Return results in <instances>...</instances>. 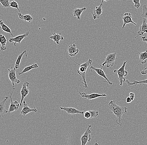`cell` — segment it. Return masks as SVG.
Returning a JSON list of instances; mask_svg holds the SVG:
<instances>
[{
	"label": "cell",
	"instance_id": "obj_13",
	"mask_svg": "<svg viewBox=\"0 0 147 145\" xmlns=\"http://www.w3.org/2000/svg\"><path fill=\"white\" fill-rule=\"evenodd\" d=\"M23 107L22 111H21V114L23 116H25L30 112H37L38 110L36 108H31L28 107L27 104L26 103L25 101H24L23 102Z\"/></svg>",
	"mask_w": 147,
	"mask_h": 145
},
{
	"label": "cell",
	"instance_id": "obj_11",
	"mask_svg": "<svg viewBox=\"0 0 147 145\" xmlns=\"http://www.w3.org/2000/svg\"><path fill=\"white\" fill-rule=\"evenodd\" d=\"M123 26H122V29L125 28V26L127 24H133L134 25H137V24L133 21L132 15L129 13H126L124 14L123 17Z\"/></svg>",
	"mask_w": 147,
	"mask_h": 145
},
{
	"label": "cell",
	"instance_id": "obj_22",
	"mask_svg": "<svg viewBox=\"0 0 147 145\" xmlns=\"http://www.w3.org/2000/svg\"><path fill=\"white\" fill-rule=\"evenodd\" d=\"M86 8H83L82 9H75L73 11V16L74 17H77L78 20L80 19L81 16L83 12L86 11Z\"/></svg>",
	"mask_w": 147,
	"mask_h": 145
},
{
	"label": "cell",
	"instance_id": "obj_24",
	"mask_svg": "<svg viewBox=\"0 0 147 145\" xmlns=\"http://www.w3.org/2000/svg\"><path fill=\"white\" fill-rule=\"evenodd\" d=\"M17 14L19 16V18L24 22H31L33 20V18H32V16L30 15H23L22 13H18Z\"/></svg>",
	"mask_w": 147,
	"mask_h": 145
},
{
	"label": "cell",
	"instance_id": "obj_27",
	"mask_svg": "<svg viewBox=\"0 0 147 145\" xmlns=\"http://www.w3.org/2000/svg\"><path fill=\"white\" fill-rule=\"evenodd\" d=\"M125 82L127 83V86H130L131 85H135L136 86L138 84H147V79L146 80H144L141 81H134L133 83H131L128 80H126Z\"/></svg>",
	"mask_w": 147,
	"mask_h": 145
},
{
	"label": "cell",
	"instance_id": "obj_2",
	"mask_svg": "<svg viewBox=\"0 0 147 145\" xmlns=\"http://www.w3.org/2000/svg\"><path fill=\"white\" fill-rule=\"evenodd\" d=\"M74 61L75 62L76 64H78V65L79 66V69L77 70V72L78 74H79L82 77V83L84 84V87L86 88H88V86H87V83L86 82V79H85V75H86V71H87V68L89 66L91 65L92 61L90 59H89V60L87 61V62H84L83 64H79V63L75 62L71 59Z\"/></svg>",
	"mask_w": 147,
	"mask_h": 145
},
{
	"label": "cell",
	"instance_id": "obj_14",
	"mask_svg": "<svg viewBox=\"0 0 147 145\" xmlns=\"http://www.w3.org/2000/svg\"><path fill=\"white\" fill-rule=\"evenodd\" d=\"M14 90H13L12 92L10 95L11 103H10V107H9V110L8 111L9 113L13 112L14 111H17L20 107V104L18 103V102L16 101H15V102L13 101L12 98V94Z\"/></svg>",
	"mask_w": 147,
	"mask_h": 145
},
{
	"label": "cell",
	"instance_id": "obj_38",
	"mask_svg": "<svg viewBox=\"0 0 147 145\" xmlns=\"http://www.w3.org/2000/svg\"><path fill=\"white\" fill-rule=\"evenodd\" d=\"M94 145H98V144H97V142H96Z\"/></svg>",
	"mask_w": 147,
	"mask_h": 145
},
{
	"label": "cell",
	"instance_id": "obj_7",
	"mask_svg": "<svg viewBox=\"0 0 147 145\" xmlns=\"http://www.w3.org/2000/svg\"><path fill=\"white\" fill-rule=\"evenodd\" d=\"M9 71V79L13 85V90H15L14 84H17L20 83V81L16 78V69H13L12 67H11V69H8Z\"/></svg>",
	"mask_w": 147,
	"mask_h": 145
},
{
	"label": "cell",
	"instance_id": "obj_30",
	"mask_svg": "<svg viewBox=\"0 0 147 145\" xmlns=\"http://www.w3.org/2000/svg\"><path fill=\"white\" fill-rule=\"evenodd\" d=\"M10 7H12V8H15V9H17L18 11H19V12L20 13H21L20 9H19V5H18V3H17L16 1H12L10 2Z\"/></svg>",
	"mask_w": 147,
	"mask_h": 145
},
{
	"label": "cell",
	"instance_id": "obj_29",
	"mask_svg": "<svg viewBox=\"0 0 147 145\" xmlns=\"http://www.w3.org/2000/svg\"><path fill=\"white\" fill-rule=\"evenodd\" d=\"M0 3L2 4L3 8H9L10 7L9 0H0Z\"/></svg>",
	"mask_w": 147,
	"mask_h": 145
},
{
	"label": "cell",
	"instance_id": "obj_32",
	"mask_svg": "<svg viewBox=\"0 0 147 145\" xmlns=\"http://www.w3.org/2000/svg\"><path fill=\"white\" fill-rule=\"evenodd\" d=\"M132 1L134 3V7L136 9H138L140 7V0H132Z\"/></svg>",
	"mask_w": 147,
	"mask_h": 145
},
{
	"label": "cell",
	"instance_id": "obj_17",
	"mask_svg": "<svg viewBox=\"0 0 147 145\" xmlns=\"http://www.w3.org/2000/svg\"><path fill=\"white\" fill-rule=\"evenodd\" d=\"M67 51L69 55L71 57L75 56L79 52V49L77 48L76 45L74 44L68 46Z\"/></svg>",
	"mask_w": 147,
	"mask_h": 145
},
{
	"label": "cell",
	"instance_id": "obj_4",
	"mask_svg": "<svg viewBox=\"0 0 147 145\" xmlns=\"http://www.w3.org/2000/svg\"><path fill=\"white\" fill-rule=\"evenodd\" d=\"M117 53H111L108 54L105 58V61L100 66L101 68L104 67L105 65H107V67L109 68L113 67L114 65L115 61L116 60Z\"/></svg>",
	"mask_w": 147,
	"mask_h": 145
},
{
	"label": "cell",
	"instance_id": "obj_28",
	"mask_svg": "<svg viewBox=\"0 0 147 145\" xmlns=\"http://www.w3.org/2000/svg\"><path fill=\"white\" fill-rule=\"evenodd\" d=\"M142 8L141 16L142 17V19H146V20L147 21V6L146 5H142Z\"/></svg>",
	"mask_w": 147,
	"mask_h": 145
},
{
	"label": "cell",
	"instance_id": "obj_8",
	"mask_svg": "<svg viewBox=\"0 0 147 145\" xmlns=\"http://www.w3.org/2000/svg\"><path fill=\"white\" fill-rule=\"evenodd\" d=\"M29 85V83L27 82H26L23 83L22 87V88L21 90V100L20 103V107L22 105L24 99L28 95V93H29V90L28 88Z\"/></svg>",
	"mask_w": 147,
	"mask_h": 145
},
{
	"label": "cell",
	"instance_id": "obj_36",
	"mask_svg": "<svg viewBox=\"0 0 147 145\" xmlns=\"http://www.w3.org/2000/svg\"><path fill=\"white\" fill-rule=\"evenodd\" d=\"M132 101H133L129 97H127L126 99V102L127 103H130Z\"/></svg>",
	"mask_w": 147,
	"mask_h": 145
},
{
	"label": "cell",
	"instance_id": "obj_16",
	"mask_svg": "<svg viewBox=\"0 0 147 145\" xmlns=\"http://www.w3.org/2000/svg\"><path fill=\"white\" fill-rule=\"evenodd\" d=\"M147 33V23L146 19H143L142 25L140 26L139 30L138 32L137 35L135 37V38H137L140 36L142 35L144 33Z\"/></svg>",
	"mask_w": 147,
	"mask_h": 145
},
{
	"label": "cell",
	"instance_id": "obj_1",
	"mask_svg": "<svg viewBox=\"0 0 147 145\" xmlns=\"http://www.w3.org/2000/svg\"><path fill=\"white\" fill-rule=\"evenodd\" d=\"M108 108L111 111V113H113L116 117V123L118 125H122V118L123 114L127 112L126 107H121L116 103L115 100H111L108 104Z\"/></svg>",
	"mask_w": 147,
	"mask_h": 145
},
{
	"label": "cell",
	"instance_id": "obj_26",
	"mask_svg": "<svg viewBox=\"0 0 147 145\" xmlns=\"http://www.w3.org/2000/svg\"><path fill=\"white\" fill-rule=\"evenodd\" d=\"M38 67V65L37 64H36V63H34V64L28 66V67L24 68L22 70V71L18 74V75H21L22 74H24V73H26V72L30 71V70H32V69L37 68Z\"/></svg>",
	"mask_w": 147,
	"mask_h": 145
},
{
	"label": "cell",
	"instance_id": "obj_10",
	"mask_svg": "<svg viewBox=\"0 0 147 145\" xmlns=\"http://www.w3.org/2000/svg\"><path fill=\"white\" fill-rule=\"evenodd\" d=\"M104 1H102L101 4L99 6H96L95 9L94 10L92 13V17L94 19H99L102 14V5Z\"/></svg>",
	"mask_w": 147,
	"mask_h": 145
},
{
	"label": "cell",
	"instance_id": "obj_3",
	"mask_svg": "<svg viewBox=\"0 0 147 145\" xmlns=\"http://www.w3.org/2000/svg\"><path fill=\"white\" fill-rule=\"evenodd\" d=\"M127 63V61H124L123 65L120 68L118 69H115L113 71L114 73H116L118 75V79L119 81V83H120L119 85L121 86L123 85V84L124 82H125L126 80L125 79V77L127 76V74H128L127 71L125 69V67Z\"/></svg>",
	"mask_w": 147,
	"mask_h": 145
},
{
	"label": "cell",
	"instance_id": "obj_5",
	"mask_svg": "<svg viewBox=\"0 0 147 145\" xmlns=\"http://www.w3.org/2000/svg\"><path fill=\"white\" fill-rule=\"evenodd\" d=\"M79 95L83 98L85 100H93V99L97 98L99 97H106L107 96L106 94H99L97 93H92L91 94H87V93L82 92H79Z\"/></svg>",
	"mask_w": 147,
	"mask_h": 145
},
{
	"label": "cell",
	"instance_id": "obj_18",
	"mask_svg": "<svg viewBox=\"0 0 147 145\" xmlns=\"http://www.w3.org/2000/svg\"><path fill=\"white\" fill-rule=\"evenodd\" d=\"M49 38L52 39L54 41L55 43L60 45L59 41L60 40H64V38L61 35V33L59 34H56L55 33H53L52 35L49 37Z\"/></svg>",
	"mask_w": 147,
	"mask_h": 145
},
{
	"label": "cell",
	"instance_id": "obj_34",
	"mask_svg": "<svg viewBox=\"0 0 147 145\" xmlns=\"http://www.w3.org/2000/svg\"><path fill=\"white\" fill-rule=\"evenodd\" d=\"M129 97L131 98L132 101L134 100V98H135V94L133 93V92H130L129 94Z\"/></svg>",
	"mask_w": 147,
	"mask_h": 145
},
{
	"label": "cell",
	"instance_id": "obj_15",
	"mask_svg": "<svg viewBox=\"0 0 147 145\" xmlns=\"http://www.w3.org/2000/svg\"><path fill=\"white\" fill-rule=\"evenodd\" d=\"M60 109L61 110H64L68 114L75 115V114H81L82 115H84V111H80L79 110H77L75 108H71V107H60Z\"/></svg>",
	"mask_w": 147,
	"mask_h": 145
},
{
	"label": "cell",
	"instance_id": "obj_19",
	"mask_svg": "<svg viewBox=\"0 0 147 145\" xmlns=\"http://www.w3.org/2000/svg\"><path fill=\"white\" fill-rule=\"evenodd\" d=\"M9 97H5V99L3 101L0 102V117H3V115L6 113H9L8 111L5 109V103Z\"/></svg>",
	"mask_w": 147,
	"mask_h": 145
},
{
	"label": "cell",
	"instance_id": "obj_21",
	"mask_svg": "<svg viewBox=\"0 0 147 145\" xmlns=\"http://www.w3.org/2000/svg\"><path fill=\"white\" fill-rule=\"evenodd\" d=\"M0 26H1L0 28L2 29V32H5L9 33V34H11V35L13 37V35L12 33L11 29L6 25L5 24L3 20H0Z\"/></svg>",
	"mask_w": 147,
	"mask_h": 145
},
{
	"label": "cell",
	"instance_id": "obj_35",
	"mask_svg": "<svg viewBox=\"0 0 147 145\" xmlns=\"http://www.w3.org/2000/svg\"><path fill=\"white\" fill-rule=\"evenodd\" d=\"M141 74L142 75H147V67L145 68L143 70L141 71Z\"/></svg>",
	"mask_w": 147,
	"mask_h": 145
},
{
	"label": "cell",
	"instance_id": "obj_25",
	"mask_svg": "<svg viewBox=\"0 0 147 145\" xmlns=\"http://www.w3.org/2000/svg\"><path fill=\"white\" fill-rule=\"evenodd\" d=\"M140 62L142 64H146L147 61V50L146 52L139 53Z\"/></svg>",
	"mask_w": 147,
	"mask_h": 145
},
{
	"label": "cell",
	"instance_id": "obj_12",
	"mask_svg": "<svg viewBox=\"0 0 147 145\" xmlns=\"http://www.w3.org/2000/svg\"><path fill=\"white\" fill-rule=\"evenodd\" d=\"M90 68V69H91L92 70H94V71H96L97 75H99V76H101V77H102L104 78L105 79L106 81H104V82H107V83H108L110 85H112V84H113V83L110 82V80L107 78L106 75H105V73L104 71L102 70V68H101L100 69L97 68H96V67L91 66Z\"/></svg>",
	"mask_w": 147,
	"mask_h": 145
},
{
	"label": "cell",
	"instance_id": "obj_31",
	"mask_svg": "<svg viewBox=\"0 0 147 145\" xmlns=\"http://www.w3.org/2000/svg\"><path fill=\"white\" fill-rule=\"evenodd\" d=\"M91 114V118H94L97 117L99 115V112L96 111H89Z\"/></svg>",
	"mask_w": 147,
	"mask_h": 145
},
{
	"label": "cell",
	"instance_id": "obj_6",
	"mask_svg": "<svg viewBox=\"0 0 147 145\" xmlns=\"http://www.w3.org/2000/svg\"><path fill=\"white\" fill-rule=\"evenodd\" d=\"M91 127V125H88L86 131L81 137V145H86L87 143L90 142L91 139L90 134L91 133V131L90 130V128Z\"/></svg>",
	"mask_w": 147,
	"mask_h": 145
},
{
	"label": "cell",
	"instance_id": "obj_33",
	"mask_svg": "<svg viewBox=\"0 0 147 145\" xmlns=\"http://www.w3.org/2000/svg\"><path fill=\"white\" fill-rule=\"evenodd\" d=\"M84 116L86 119H89V118H91V114L90 113L89 111H87L85 112L84 114Z\"/></svg>",
	"mask_w": 147,
	"mask_h": 145
},
{
	"label": "cell",
	"instance_id": "obj_20",
	"mask_svg": "<svg viewBox=\"0 0 147 145\" xmlns=\"http://www.w3.org/2000/svg\"><path fill=\"white\" fill-rule=\"evenodd\" d=\"M7 42V39H6L5 36L0 33V43L1 45V46L0 48L1 51H5L7 49V47H6Z\"/></svg>",
	"mask_w": 147,
	"mask_h": 145
},
{
	"label": "cell",
	"instance_id": "obj_37",
	"mask_svg": "<svg viewBox=\"0 0 147 145\" xmlns=\"http://www.w3.org/2000/svg\"><path fill=\"white\" fill-rule=\"evenodd\" d=\"M141 38H142V40L143 42H146L147 44V38L146 36H142Z\"/></svg>",
	"mask_w": 147,
	"mask_h": 145
},
{
	"label": "cell",
	"instance_id": "obj_23",
	"mask_svg": "<svg viewBox=\"0 0 147 145\" xmlns=\"http://www.w3.org/2000/svg\"><path fill=\"white\" fill-rule=\"evenodd\" d=\"M24 54H26V57H27V54H26V50H24L22 53H21L20 55H18V58L16 59V62L14 68L16 69H18L19 68V65H20V63H21V60H22V58Z\"/></svg>",
	"mask_w": 147,
	"mask_h": 145
},
{
	"label": "cell",
	"instance_id": "obj_9",
	"mask_svg": "<svg viewBox=\"0 0 147 145\" xmlns=\"http://www.w3.org/2000/svg\"><path fill=\"white\" fill-rule=\"evenodd\" d=\"M30 31H31V30H29V31L26 32L25 34H24L20 35L16 37L11 38H9V43H11L12 42H14V46L15 47H16V44H17V43L20 44L21 42L25 38L28 36V35L29 34V33H30Z\"/></svg>",
	"mask_w": 147,
	"mask_h": 145
}]
</instances>
